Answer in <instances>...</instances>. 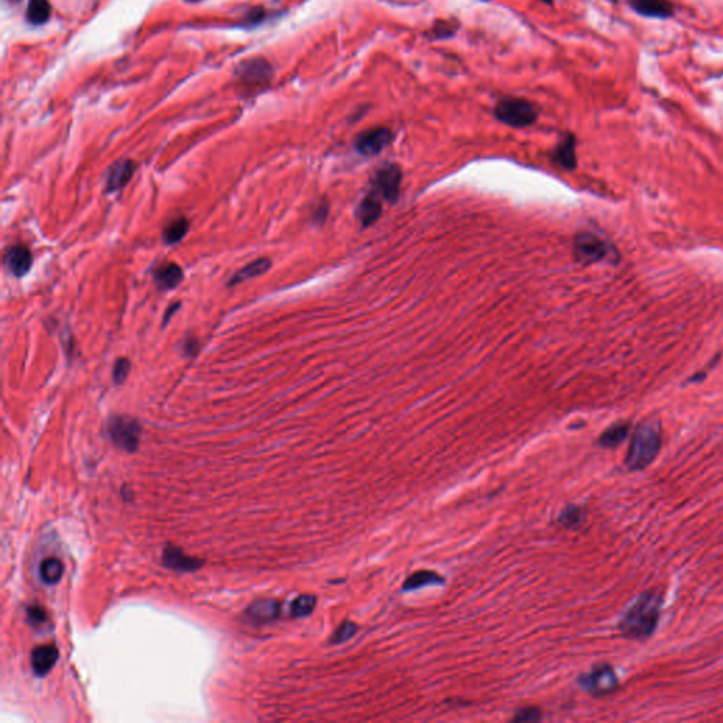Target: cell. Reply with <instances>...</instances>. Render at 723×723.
<instances>
[{"instance_id":"cell-28","label":"cell","mask_w":723,"mask_h":723,"mask_svg":"<svg viewBox=\"0 0 723 723\" xmlns=\"http://www.w3.org/2000/svg\"><path fill=\"white\" fill-rule=\"evenodd\" d=\"M129 373H131V362H129L126 357L118 359L113 366V381L116 384L123 383L127 379Z\"/></svg>"},{"instance_id":"cell-20","label":"cell","mask_w":723,"mask_h":723,"mask_svg":"<svg viewBox=\"0 0 723 723\" xmlns=\"http://www.w3.org/2000/svg\"><path fill=\"white\" fill-rule=\"evenodd\" d=\"M271 263L269 259H259V260H254L252 263H249L247 266H245L243 269H241L238 273L234 274V277H232V280L229 281V286H235V284H241L249 278H253L256 276H260L263 273H266L269 269H270Z\"/></svg>"},{"instance_id":"cell-3","label":"cell","mask_w":723,"mask_h":723,"mask_svg":"<svg viewBox=\"0 0 723 723\" xmlns=\"http://www.w3.org/2000/svg\"><path fill=\"white\" fill-rule=\"evenodd\" d=\"M495 116L511 127H527L537 120V109L531 102L519 98H504L495 107Z\"/></svg>"},{"instance_id":"cell-26","label":"cell","mask_w":723,"mask_h":723,"mask_svg":"<svg viewBox=\"0 0 723 723\" xmlns=\"http://www.w3.org/2000/svg\"><path fill=\"white\" fill-rule=\"evenodd\" d=\"M583 520V511L581 507H577V506H570L566 507L561 515L558 522L564 526V527H568V529H574V527H578Z\"/></svg>"},{"instance_id":"cell-17","label":"cell","mask_w":723,"mask_h":723,"mask_svg":"<svg viewBox=\"0 0 723 723\" xmlns=\"http://www.w3.org/2000/svg\"><path fill=\"white\" fill-rule=\"evenodd\" d=\"M163 559L167 566L173 568V570H178V571H192L202 565L201 561L191 558L186 555L183 551L175 550V548H167L164 551Z\"/></svg>"},{"instance_id":"cell-12","label":"cell","mask_w":723,"mask_h":723,"mask_svg":"<svg viewBox=\"0 0 723 723\" xmlns=\"http://www.w3.org/2000/svg\"><path fill=\"white\" fill-rule=\"evenodd\" d=\"M5 263L13 276L23 277L32 269L33 257L27 247L14 246L8 252Z\"/></svg>"},{"instance_id":"cell-31","label":"cell","mask_w":723,"mask_h":723,"mask_svg":"<svg viewBox=\"0 0 723 723\" xmlns=\"http://www.w3.org/2000/svg\"><path fill=\"white\" fill-rule=\"evenodd\" d=\"M198 348H199V344H198V341H197L195 338H192V337L187 338V340L183 342V351H184V353L188 355V356L195 355L197 351H198Z\"/></svg>"},{"instance_id":"cell-30","label":"cell","mask_w":723,"mask_h":723,"mask_svg":"<svg viewBox=\"0 0 723 723\" xmlns=\"http://www.w3.org/2000/svg\"><path fill=\"white\" fill-rule=\"evenodd\" d=\"M45 612L41 608H29V619L34 623H44L45 622Z\"/></svg>"},{"instance_id":"cell-21","label":"cell","mask_w":723,"mask_h":723,"mask_svg":"<svg viewBox=\"0 0 723 723\" xmlns=\"http://www.w3.org/2000/svg\"><path fill=\"white\" fill-rule=\"evenodd\" d=\"M629 430H630V425L626 423L612 425L601 435L599 444L605 448H614L626 440L629 435Z\"/></svg>"},{"instance_id":"cell-1","label":"cell","mask_w":723,"mask_h":723,"mask_svg":"<svg viewBox=\"0 0 723 723\" xmlns=\"http://www.w3.org/2000/svg\"><path fill=\"white\" fill-rule=\"evenodd\" d=\"M663 601L654 592H645L629 608L619 629L629 638H644L657 627Z\"/></svg>"},{"instance_id":"cell-25","label":"cell","mask_w":723,"mask_h":723,"mask_svg":"<svg viewBox=\"0 0 723 723\" xmlns=\"http://www.w3.org/2000/svg\"><path fill=\"white\" fill-rule=\"evenodd\" d=\"M317 599L313 595H301L291 603V614L294 617H305L315 609Z\"/></svg>"},{"instance_id":"cell-5","label":"cell","mask_w":723,"mask_h":723,"mask_svg":"<svg viewBox=\"0 0 723 723\" xmlns=\"http://www.w3.org/2000/svg\"><path fill=\"white\" fill-rule=\"evenodd\" d=\"M108 432L112 441L127 452H135L139 447V440L142 434L140 424L124 416H115L109 420Z\"/></svg>"},{"instance_id":"cell-13","label":"cell","mask_w":723,"mask_h":723,"mask_svg":"<svg viewBox=\"0 0 723 723\" xmlns=\"http://www.w3.org/2000/svg\"><path fill=\"white\" fill-rule=\"evenodd\" d=\"M630 5L636 13L645 17L668 19L674 13L668 0H630Z\"/></svg>"},{"instance_id":"cell-32","label":"cell","mask_w":723,"mask_h":723,"mask_svg":"<svg viewBox=\"0 0 723 723\" xmlns=\"http://www.w3.org/2000/svg\"><path fill=\"white\" fill-rule=\"evenodd\" d=\"M326 212H328V206H320V208H318V212H317V215H315V219H318V221H324Z\"/></svg>"},{"instance_id":"cell-27","label":"cell","mask_w":723,"mask_h":723,"mask_svg":"<svg viewBox=\"0 0 723 723\" xmlns=\"http://www.w3.org/2000/svg\"><path fill=\"white\" fill-rule=\"evenodd\" d=\"M359 627L353 623V622H344L337 630H335L333 636L331 637V644H341L344 641H348L351 640L356 633H357Z\"/></svg>"},{"instance_id":"cell-14","label":"cell","mask_w":723,"mask_h":723,"mask_svg":"<svg viewBox=\"0 0 723 723\" xmlns=\"http://www.w3.org/2000/svg\"><path fill=\"white\" fill-rule=\"evenodd\" d=\"M183 280V270L175 263H164L154 270V281L162 290H173Z\"/></svg>"},{"instance_id":"cell-15","label":"cell","mask_w":723,"mask_h":723,"mask_svg":"<svg viewBox=\"0 0 723 723\" xmlns=\"http://www.w3.org/2000/svg\"><path fill=\"white\" fill-rule=\"evenodd\" d=\"M381 215V197L375 191L370 192L359 205L357 218L365 226L373 225Z\"/></svg>"},{"instance_id":"cell-19","label":"cell","mask_w":723,"mask_h":723,"mask_svg":"<svg viewBox=\"0 0 723 723\" xmlns=\"http://www.w3.org/2000/svg\"><path fill=\"white\" fill-rule=\"evenodd\" d=\"M444 578L436 574L434 571H419L416 574L410 575L404 585H403V589L404 590H416V589H420V588H424V586H428V585H438V583H444Z\"/></svg>"},{"instance_id":"cell-2","label":"cell","mask_w":723,"mask_h":723,"mask_svg":"<svg viewBox=\"0 0 723 723\" xmlns=\"http://www.w3.org/2000/svg\"><path fill=\"white\" fill-rule=\"evenodd\" d=\"M661 448V425L657 420L643 421L633 434L626 458L627 468L641 471L656 459Z\"/></svg>"},{"instance_id":"cell-9","label":"cell","mask_w":723,"mask_h":723,"mask_svg":"<svg viewBox=\"0 0 723 723\" xmlns=\"http://www.w3.org/2000/svg\"><path fill=\"white\" fill-rule=\"evenodd\" d=\"M239 76L241 80L252 87V85H262L263 82H269L271 78V67L265 60H250L245 65L239 67Z\"/></svg>"},{"instance_id":"cell-29","label":"cell","mask_w":723,"mask_h":723,"mask_svg":"<svg viewBox=\"0 0 723 723\" xmlns=\"http://www.w3.org/2000/svg\"><path fill=\"white\" fill-rule=\"evenodd\" d=\"M541 716H542L541 709L535 707H527L524 709H520L513 720L514 722H537L541 719Z\"/></svg>"},{"instance_id":"cell-22","label":"cell","mask_w":723,"mask_h":723,"mask_svg":"<svg viewBox=\"0 0 723 723\" xmlns=\"http://www.w3.org/2000/svg\"><path fill=\"white\" fill-rule=\"evenodd\" d=\"M64 574V565L57 558H47L40 565V577L47 585H56Z\"/></svg>"},{"instance_id":"cell-18","label":"cell","mask_w":723,"mask_h":723,"mask_svg":"<svg viewBox=\"0 0 723 723\" xmlns=\"http://www.w3.org/2000/svg\"><path fill=\"white\" fill-rule=\"evenodd\" d=\"M554 157L564 168L572 170L577 166V154H575V139L574 136H566L557 147Z\"/></svg>"},{"instance_id":"cell-24","label":"cell","mask_w":723,"mask_h":723,"mask_svg":"<svg viewBox=\"0 0 723 723\" xmlns=\"http://www.w3.org/2000/svg\"><path fill=\"white\" fill-rule=\"evenodd\" d=\"M51 6L48 0H29L27 19L33 24H43L49 19Z\"/></svg>"},{"instance_id":"cell-11","label":"cell","mask_w":723,"mask_h":723,"mask_svg":"<svg viewBox=\"0 0 723 723\" xmlns=\"http://www.w3.org/2000/svg\"><path fill=\"white\" fill-rule=\"evenodd\" d=\"M133 173H135V163L133 162H131V160L116 162L111 167V170L108 173L107 191L108 192H115V191H119L123 187H126V184L129 183V181H131Z\"/></svg>"},{"instance_id":"cell-34","label":"cell","mask_w":723,"mask_h":723,"mask_svg":"<svg viewBox=\"0 0 723 723\" xmlns=\"http://www.w3.org/2000/svg\"><path fill=\"white\" fill-rule=\"evenodd\" d=\"M10 2H13V3H19V2H20V0H10Z\"/></svg>"},{"instance_id":"cell-16","label":"cell","mask_w":723,"mask_h":723,"mask_svg":"<svg viewBox=\"0 0 723 723\" xmlns=\"http://www.w3.org/2000/svg\"><path fill=\"white\" fill-rule=\"evenodd\" d=\"M247 614L250 619H253L254 622H260V623L273 622L274 619H277L280 614V605L278 602L271 601V599L257 601L247 609Z\"/></svg>"},{"instance_id":"cell-8","label":"cell","mask_w":723,"mask_h":723,"mask_svg":"<svg viewBox=\"0 0 723 723\" xmlns=\"http://www.w3.org/2000/svg\"><path fill=\"white\" fill-rule=\"evenodd\" d=\"M393 139L392 132L386 127H376L372 131L359 135L356 139V150L364 156H376L386 146H389Z\"/></svg>"},{"instance_id":"cell-4","label":"cell","mask_w":723,"mask_h":723,"mask_svg":"<svg viewBox=\"0 0 723 723\" xmlns=\"http://www.w3.org/2000/svg\"><path fill=\"white\" fill-rule=\"evenodd\" d=\"M574 253L577 259L582 263H598L603 260H612V257L619 259L617 252L612 245L605 242L595 234L582 232L577 235L574 241Z\"/></svg>"},{"instance_id":"cell-35","label":"cell","mask_w":723,"mask_h":723,"mask_svg":"<svg viewBox=\"0 0 723 723\" xmlns=\"http://www.w3.org/2000/svg\"><path fill=\"white\" fill-rule=\"evenodd\" d=\"M192 2H195V0H192Z\"/></svg>"},{"instance_id":"cell-6","label":"cell","mask_w":723,"mask_h":723,"mask_svg":"<svg viewBox=\"0 0 723 723\" xmlns=\"http://www.w3.org/2000/svg\"><path fill=\"white\" fill-rule=\"evenodd\" d=\"M579 685L593 695H605L614 691L619 681L610 665H601L593 668L589 674L581 676Z\"/></svg>"},{"instance_id":"cell-23","label":"cell","mask_w":723,"mask_h":723,"mask_svg":"<svg viewBox=\"0 0 723 723\" xmlns=\"http://www.w3.org/2000/svg\"><path fill=\"white\" fill-rule=\"evenodd\" d=\"M188 229H190V222L187 221V218H177L171 221L164 227V232H163L164 242L167 245L178 243L179 241H183L186 238V235L188 234Z\"/></svg>"},{"instance_id":"cell-33","label":"cell","mask_w":723,"mask_h":723,"mask_svg":"<svg viewBox=\"0 0 723 723\" xmlns=\"http://www.w3.org/2000/svg\"><path fill=\"white\" fill-rule=\"evenodd\" d=\"M540 2L547 3V5H551V3H553V0H540Z\"/></svg>"},{"instance_id":"cell-10","label":"cell","mask_w":723,"mask_h":723,"mask_svg":"<svg viewBox=\"0 0 723 723\" xmlns=\"http://www.w3.org/2000/svg\"><path fill=\"white\" fill-rule=\"evenodd\" d=\"M58 660L56 645H38L32 653V667L38 677L48 674Z\"/></svg>"},{"instance_id":"cell-7","label":"cell","mask_w":723,"mask_h":723,"mask_svg":"<svg viewBox=\"0 0 723 723\" xmlns=\"http://www.w3.org/2000/svg\"><path fill=\"white\" fill-rule=\"evenodd\" d=\"M401 170L396 164H384L375 175L376 192L389 202H396L400 195Z\"/></svg>"}]
</instances>
